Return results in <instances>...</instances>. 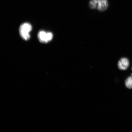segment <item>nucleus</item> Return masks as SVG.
I'll return each mask as SVG.
<instances>
[{
    "label": "nucleus",
    "mask_w": 132,
    "mask_h": 132,
    "mask_svg": "<svg viewBox=\"0 0 132 132\" xmlns=\"http://www.w3.org/2000/svg\"><path fill=\"white\" fill-rule=\"evenodd\" d=\"M89 6L91 9H97L102 12L106 10L108 8V3L107 0H90Z\"/></svg>",
    "instance_id": "f257e3e1"
},
{
    "label": "nucleus",
    "mask_w": 132,
    "mask_h": 132,
    "mask_svg": "<svg viewBox=\"0 0 132 132\" xmlns=\"http://www.w3.org/2000/svg\"><path fill=\"white\" fill-rule=\"evenodd\" d=\"M32 30V26L29 23H25L21 24L19 29L21 37L25 40H28L30 38L29 33Z\"/></svg>",
    "instance_id": "f03ea898"
},
{
    "label": "nucleus",
    "mask_w": 132,
    "mask_h": 132,
    "mask_svg": "<svg viewBox=\"0 0 132 132\" xmlns=\"http://www.w3.org/2000/svg\"><path fill=\"white\" fill-rule=\"evenodd\" d=\"M38 37L40 42L43 43H47L52 40L53 35L52 32L41 31H39L38 34Z\"/></svg>",
    "instance_id": "7ed1b4c3"
},
{
    "label": "nucleus",
    "mask_w": 132,
    "mask_h": 132,
    "mask_svg": "<svg viewBox=\"0 0 132 132\" xmlns=\"http://www.w3.org/2000/svg\"><path fill=\"white\" fill-rule=\"evenodd\" d=\"M129 65L128 59L125 57L122 58L118 63V67L120 70H124L128 69Z\"/></svg>",
    "instance_id": "20e7f679"
},
{
    "label": "nucleus",
    "mask_w": 132,
    "mask_h": 132,
    "mask_svg": "<svg viewBox=\"0 0 132 132\" xmlns=\"http://www.w3.org/2000/svg\"><path fill=\"white\" fill-rule=\"evenodd\" d=\"M125 84L127 88L129 89L132 88V76L128 77L126 79Z\"/></svg>",
    "instance_id": "39448f33"
}]
</instances>
